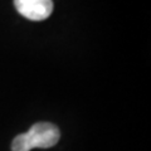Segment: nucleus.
Segmentation results:
<instances>
[{
    "mask_svg": "<svg viewBox=\"0 0 151 151\" xmlns=\"http://www.w3.org/2000/svg\"><path fill=\"white\" fill-rule=\"evenodd\" d=\"M60 132L58 127L49 122H38L33 125L27 134L14 137L12 151H30L32 149H49L59 141Z\"/></svg>",
    "mask_w": 151,
    "mask_h": 151,
    "instance_id": "obj_1",
    "label": "nucleus"
},
{
    "mask_svg": "<svg viewBox=\"0 0 151 151\" xmlns=\"http://www.w3.org/2000/svg\"><path fill=\"white\" fill-rule=\"evenodd\" d=\"M18 13L30 20H44L53 12L52 0H14Z\"/></svg>",
    "mask_w": 151,
    "mask_h": 151,
    "instance_id": "obj_2",
    "label": "nucleus"
}]
</instances>
